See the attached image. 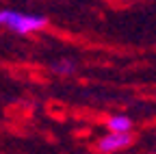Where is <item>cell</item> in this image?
I'll use <instances>...</instances> for the list:
<instances>
[{
  "label": "cell",
  "instance_id": "1",
  "mask_svg": "<svg viewBox=\"0 0 156 154\" xmlns=\"http://www.w3.org/2000/svg\"><path fill=\"white\" fill-rule=\"evenodd\" d=\"M0 26H5L11 33L17 35H28L37 33L48 26L46 15L39 13H24V11H11V9H0Z\"/></svg>",
  "mask_w": 156,
  "mask_h": 154
},
{
  "label": "cell",
  "instance_id": "2",
  "mask_svg": "<svg viewBox=\"0 0 156 154\" xmlns=\"http://www.w3.org/2000/svg\"><path fill=\"white\" fill-rule=\"evenodd\" d=\"M132 143L130 132H108L106 137H102L98 141V148L102 152H117V150H124Z\"/></svg>",
  "mask_w": 156,
  "mask_h": 154
},
{
  "label": "cell",
  "instance_id": "3",
  "mask_svg": "<svg viewBox=\"0 0 156 154\" xmlns=\"http://www.w3.org/2000/svg\"><path fill=\"white\" fill-rule=\"evenodd\" d=\"M106 126H108L111 132H130L132 130V120L126 117V115H113V117H108Z\"/></svg>",
  "mask_w": 156,
  "mask_h": 154
},
{
  "label": "cell",
  "instance_id": "4",
  "mask_svg": "<svg viewBox=\"0 0 156 154\" xmlns=\"http://www.w3.org/2000/svg\"><path fill=\"white\" fill-rule=\"evenodd\" d=\"M54 72L56 74H72L74 72V63L72 61H58V63H54Z\"/></svg>",
  "mask_w": 156,
  "mask_h": 154
}]
</instances>
